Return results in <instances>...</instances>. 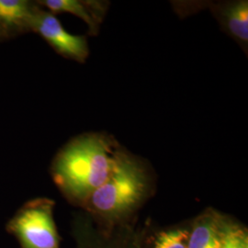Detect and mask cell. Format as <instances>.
<instances>
[{
    "label": "cell",
    "mask_w": 248,
    "mask_h": 248,
    "mask_svg": "<svg viewBox=\"0 0 248 248\" xmlns=\"http://www.w3.org/2000/svg\"><path fill=\"white\" fill-rule=\"evenodd\" d=\"M122 145L105 132L73 137L54 155L50 173L65 200L81 208L109 177Z\"/></svg>",
    "instance_id": "cell-1"
},
{
    "label": "cell",
    "mask_w": 248,
    "mask_h": 248,
    "mask_svg": "<svg viewBox=\"0 0 248 248\" xmlns=\"http://www.w3.org/2000/svg\"><path fill=\"white\" fill-rule=\"evenodd\" d=\"M154 187V174L148 163L122 146L109 177L81 209L100 226L112 228L130 222Z\"/></svg>",
    "instance_id": "cell-2"
},
{
    "label": "cell",
    "mask_w": 248,
    "mask_h": 248,
    "mask_svg": "<svg viewBox=\"0 0 248 248\" xmlns=\"http://www.w3.org/2000/svg\"><path fill=\"white\" fill-rule=\"evenodd\" d=\"M55 202L45 197L30 200L18 208L6 224V230L19 248H61L54 220Z\"/></svg>",
    "instance_id": "cell-3"
},
{
    "label": "cell",
    "mask_w": 248,
    "mask_h": 248,
    "mask_svg": "<svg viewBox=\"0 0 248 248\" xmlns=\"http://www.w3.org/2000/svg\"><path fill=\"white\" fill-rule=\"evenodd\" d=\"M72 235L75 248H143V233L129 222L105 228L85 212L75 215Z\"/></svg>",
    "instance_id": "cell-4"
},
{
    "label": "cell",
    "mask_w": 248,
    "mask_h": 248,
    "mask_svg": "<svg viewBox=\"0 0 248 248\" xmlns=\"http://www.w3.org/2000/svg\"><path fill=\"white\" fill-rule=\"evenodd\" d=\"M31 32L41 36L56 53L66 59L84 63L89 58L87 37L75 35L65 31L56 15L39 4L32 20Z\"/></svg>",
    "instance_id": "cell-5"
},
{
    "label": "cell",
    "mask_w": 248,
    "mask_h": 248,
    "mask_svg": "<svg viewBox=\"0 0 248 248\" xmlns=\"http://www.w3.org/2000/svg\"><path fill=\"white\" fill-rule=\"evenodd\" d=\"M209 7L222 31L230 36L248 54V0L213 2Z\"/></svg>",
    "instance_id": "cell-6"
},
{
    "label": "cell",
    "mask_w": 248,
    "mask_h": 248,
    "mask_svg": "<svg viewBox=\"0 0 248 248\" xmlns=\"http://www.w3.org/2000/svg\"><path fill=\"white\" fill-rule=\"evenodd\" d=\"M38 4L31 0H0V42L31 32Z\"/></svg>",
    "instance_id": "cell-7"
},
{
    "label": "cell",
    "mask_w": 248,
    "mask_h": 248,
    "mask_svg": "<svg viewBox=\"0 0 248 248\" xmlns=\"http://www.w3.org/2000/svg\"><path fill=\"white\" fill-rule=\"evenodd\" d=\"M37 3L54 15L68 13L79 18L87 24L91 35L98 34L108 7L105 2L86 0H40Z\"/></svg>",
    "instance_id": "cell-8"
},
{
    "label": "cell",
    "mask_w": 248,
    "mask_h": 248,
    "mask_svg": "<svg viewBox=\"0 0 248 248\" xmlns=\"http://www.w3.org/2000/svg\"><path fill=\"white\" fill-rule=\"evenodd\" d=\"M226 218L213 209L199 215L189 229L188 248H222Z\"/></svg>",
    "instance_id": "cell-9"
},
{
    "label": "cell",
    "mask_w": 248,
    "mask_h": 248,
    "mask_svg": "<svg viewBox=\"0 0 248 248\" xmlns=\"http://www.w3.org/2000/svg\"><path fill=\"white\" fill-rule=\"evenodd\" d=\"M189 229L172 228L160 232L154 241V248H188Z\"/></svg>",
    "instance_id": "cell-10"
},
{
    "label": "cell",
    "mask_w": 248,
    "mask_h": 248,
    "mask_svg": "<svg viewBox=\"0 0 248 248\" xmlns=\"http://www.w3.org/2000/svg\"><path fill=\"white\" fill-rule=\"evenodd\" d=\"M222 248H248L247 231L226 219L223 226Z\"/></svg>",
    "instance_id": "cell-11"
}]
</instances>
